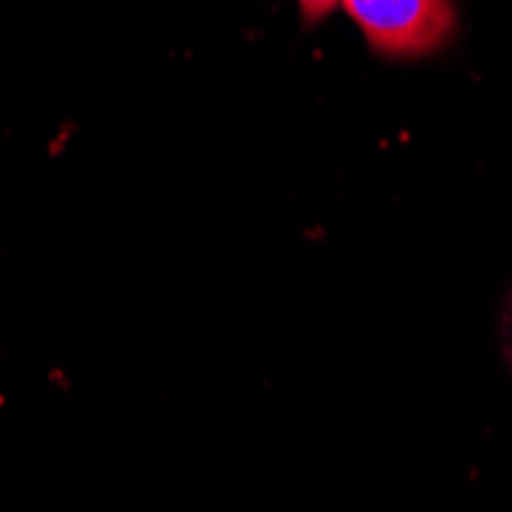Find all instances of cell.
I'll list each match as a JSON object with an SVG mask.
<instances>
[{"label":"cell","mask_w":512,"mask_h":512,"mask_svg":"<svg viewBox=\"0 0 512 512\" xmlns=\"http://www.w3.org/2000/svg\"><path fill=\"white\" fill-rule=\"evenodd\" d=\"M362 28L368 46L387 59L427 56L454 37L451 0H338Z\"/></svg>","instance_id":"cell-1"},{"label":"cell","mask_w":512,"mask_h":512,"mask_svg":"<svg viewBox=\"0 0 512 512\" xmlns=\"http://www.w3.org/2000/svg\"><path fill=\"white\" fill-rule=\"evenodd\" d=\"M500 347H503V356L512 368V292L506 295L503 310H500Z\"/></svg>","instance_id":"cell-2"},{"label":"cell","mask_w":512,"mask_h":512,"mask_svg":"<svg viewBox=\"0 0 512 512\" xmlns=\"http://www.w3.org/2000/svg\"><path fill=\"white\" fill-rule=\"evenodd\" d=\"M298 7H301L304 22L313 25V22H322L325 16H329L338 7V0H298Z\"/></svg>","instance_id":"cell-3"}]
</instances>
